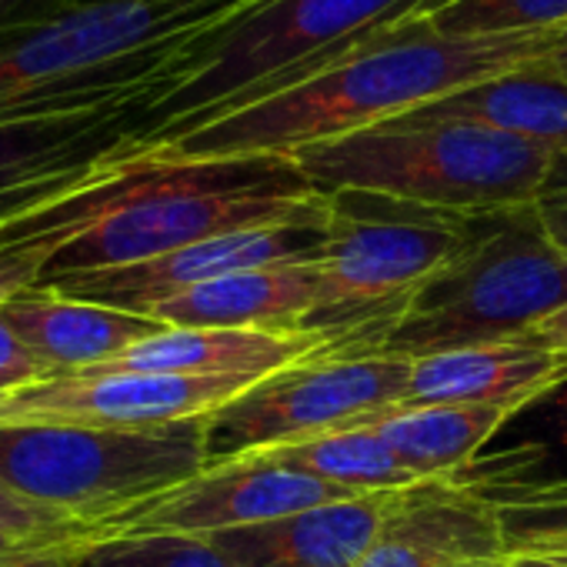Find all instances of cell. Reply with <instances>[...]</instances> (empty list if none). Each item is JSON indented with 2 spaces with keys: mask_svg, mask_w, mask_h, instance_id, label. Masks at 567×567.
I'll use <instances>...</instances> for the list:
<instances>
[{
  "mask_svg": "<svg viewBox=\"0 0 567 567\" xmlns=\"http://www.w3.org/2000/svg\"><path fill=\"white\" fill-rule=\"evenodd\" d=\"M54 547H58V544H54ZM18 550H34V547H21V544H11V540H0V557L18 554Z\"/></svg>",
  "mask_w": 567,
  "mask_h": 567,
  "instance_id": "obj_37",
  "label": "cell"
},
{
  "mask_svg": "<svg viewBox=\"0 0 567 567\" xmlns=\"http://www.w3.org/2000/svg\"><path fill=\"white\" fill-rule=\"evenodd\" d=\"M411 491V487H408ZM404 491H378L214 534L230 567H358Z\"/></svg>",
  "mask_w": 567,
  "mask_h": 567,
  "instance_id": "obj_15",
  "label": "cell"
},
{
  "mask_svg": "<svg viewBox=\"0 0 567 567\" xmlns=\"http://www.w3.org/2000/svg\"><path fill=\"white\" fill-rule=\"evenodd\" d=\"M567 381V354L534 338L441 351L411 361L401 408H524Z\"/></svg>",
  "mask_w": 567,
  "mask_h": 567,
  "instance_id": "obj_16",
  "label": "cell"
},
{
  "mask_svg": "<svg viewBox=\"0 0 567 567\" xmlns=\"http://www.w3.org/2000/svg\"><path fill=\"white\" fill-rule=\"evenodd\" d=\"M328 197L295 157H174L124 141L54 200L0 227V237L71 227L41 284L81 270L127 267L250 227L311 220Z\"/></svg>",
  "mask_w": 567,
  "mask_h": 567,
  "instance_id": "obj_1",
  "label": "cell"
},
{
  "mask_svg": "<svg viewBox=\"0 0 567 567\" xmlns=\"http://www.w3.org/2000/svg\"><path fill=\"white\" fill-rule=\"evenodd\" d=\"M277 464L311 474L324 484H334L348 494H378V491H408L424 481H417L384 444V437L368 427H344L331 434H318L311 441L284 444L274 451H264Z\"/></svg>",
  "mask_w": 567,
  "mask_h": 567,
  "instance_id": "obj_23",
  "label": "cell"
},
{
  "mask_svg": "<svg viewBox=\"0 0 567 567\" xmlns=\"http://www.w3.org/2000/svg\"><path fill=\"white\" fill-rule=\"evenodd\" d=\"M471 214L384 194H328L321 295L305 331L338 354H368L421 284L461 247Z\"/></svg>",
  "mask_w": 567,
  "mask_h": 567,
  "instance_id": "obj_7",
  "label": "cell"
},
{
  "mask_svg": "<svg viewBox=\"0 0 567 567\" xmlns=\"http://www.w3.org/2000/svg\"><path fill=\"white\" fill-rule=\"evenodd\" d=\"M74 567H230V560L210 537L124 534L84 544Z\"/></svg>",
  "mask_w": 567,
  "mask_h": 567,
  "instance_id": "obj_25",
  "label": "cell"
},
{
  "mask_svg": "<svg viewBox=\"0 0 567 567\" xmlns=\"http://www.w3.org/2000/svg\"><path fill=\"white\" fill-rule=\"evenodd\" d=\"M68 4H74V0H0V31L34 21V18H48Z\"/></svg>",
  "mask_w": 567,
  "mask_h": 567,
  "instance_id": "obj_32",
  "label": "cell"
},
{
  "mask_svg": "<svg viewBox=\"0 0 567 567\" xmlns=\"http://www.w3.org/2000/svg\"><path fill=\"white\" fill-rule=\"evenodd\" d=\"M97 530L64 511L38 504L0 481V540L21 547H54V544H91Z\"/></svg>",
  "mask_w": 567,
  "mask_h": 567,
  "instance_id": "obj_27",
  "label": "cell"
},
{
  "mask_svg": "<svg viewBox=\"0 0 567 567\" xmlns=\"http://www.w3.org/2000/svg\"><path fill=\"white\" fill-rule=\"evenodd\" d=\"M567 305V254L537 204L467 217L461 247L421 284L368 354L427 358L530 338Z\"/></svg>",
  "mask_w": 567,
  "mask_h": 567,
  "instance_id": "obj_6",
  "label": "cell"
},
{
  "mask_svg": "<svg viewBox=\"0 0 567 567\" xmlns=\"http://www.w3.org/2000/svg\"><path fill=\"white\" fill-rule=\"evenodd\" d=\"M564 31L441 38L411 14L301 84L144 147L174 157H295L305 147L411 114L454 91L540 61Z\"/></svg>",
  "mask_w": 567,
  "mask_h": 567,
  "instance_id": "obj_2",
  "label": "cell"
},
{
  "mask_svg": "<svg viewBox=\"0 0 567 567\" xmlns=\"http://www.w3.org/2000/svg\"><path fill=\"white\" fill-rule=\"evenodd\" d=\"M441 38H504L567 28V0H424L414 11Z\"/></svg>",
  "mask_w": 567,
  "mask_h": 567,
  "instance_id": "obj_24",
  "label": "cell"
},
{
  "mask_svg": "<svg viewBox=\"0 0 567 567\" xmlns=\"http://www.w3.org/2000/svg\"><path fill=\"white\" fill-rule=\"evenodd\" d=\"M504 557L497 507L457 484L404 491L358 567H484Z\"/></svg>",
  "mask_w": 567,
  "mask_h": 567,
  "instance_id": "obj_14",
  "label": "cell"
},
{
  "mask_svg": "<svg viewBox=\"0 0 567 567\" xmlns=\"http://www.w3.org/2000/svg\"><path fill=\"white\" fill-rule=\"evenodd\" d=\"M331 348V338L318 331L164 328L161 334L134 344L127 354L104 368L184 378H267Z\"/></svg>",
  "mask_w": 567,
  "mask_h": 567,
  "instance_id": "obj_19",
  "label": "cell"
},
{
  "mask_svg": "<svg viewBox=\"0 0 567 567\" xmlns=\"http://www.w3.org/2000/svg\"><path fill=\"white\" fill-rule=\"evenodd\" d=\"M68 237L71 227H38L28 234L0 237V308L28 288H38Z\"/></svg>",
  "mask_w": 567,
  "mask_h": 567,
  "instance_id": "obj_28",
  "label": "cell"
},
{
  "mask_svg": "<svg viewBox=\"0 0 567 567\" xmlns=\"http://www.w3.org/2000/svg\"><path fill=\"white\" fill-rule=\"evenodd\" d=\"M511 414V408H394L364 424L417 481H451Z\"/></svg>",
  "mask_w": 567,
  "mask_h": 567,
  "instance_id": "obj_22",
  "label": "cell"
},
{
  "mask_svg": "<svg viewBox=\"0 0 567 567\" xmlns=\"http://www.w3.org/2000/svg\"><path fill=\"white\" fill-rule=\"evenodd\" d=\"M537 214H540L550 240L567 254V184H550L547 194L537 200Z\"/></svg>",
  "mask_w": 567,
  "mask_h": 567,
  "instance_id": "obj_31",
  "label": "cell"
},
{
  "mask_svg": "<svg viewBox=\"0 0 567 567\" xmlns=\"http://www.w3.org/2000/svg\"><path fill=\"white\" fill-rule=\"evenodd\" d=\"M484 567H540V564H534V560H524V557H501V560H494V564H484Z\"/></svg>",
  "mask_w": 567,
  "mask_h": 567,
  "instance_id": "obj_36",
  "label": "cell"
},
{
  "mask_svg": "<svg viewBox=\"0 0 567 567\" xmlns=\"http://www.w3.org/2000/svg\"><path fill=\"white\" fill-rule=\"evenodd\" d=\"M544 61H547V68H550V71H557V74L567 81V31L560 34V41L554 44V51H550Z\"/></svg>",
  "mask_w": 567,
  "mask_h": 567,
  "instance_id": "obj_34",
  "label": "cell"
},
{
  "mask_svg": "<svg viewBox=\"0 0 567 567\" xmlns=\"http://www.w3.org/2000/svg\"><path fill=\"white\" fill-rule=\"evenodd\" d=\"M144 101L0 124V227L54 200L137 134Z\"/></svg>",
  "mask_w": 567,
  "mask_h": 567,
  "instance_id": "obj_13",
  "label": "cell"
},
{
  "mask_svg": "<svg viewBox=\"0 0 567 567\" xmlns=\"http://www.w3.org/2000/svg\"><path fill=\"white\" fill-rule=\"evenodd\" d=\"M408 378L411 361L404 358L338 351L267 374L204 417L207 464L358 427L401 408Z\"/></svg>",
  "mask_w": 567,
  "mask_h": 567,
  "instance_id": "obj_9",
  "label": "cell"
},
{
  "mask_svg": "<svg viewBox=\"0 0 567 567\" xmlns=\"http://www.w3.org/2000/svg\"><path fill=\"white\" fill-rule=\"evenodd\" d=\"M204 421L167 427L11 424L0 427V481L97 530L107 517L200 474Z\"/></svg>",
  "mask_w": 567,
  "mask_h": 567,
  "instance_id": "obj_8",
  "label": "cell"
},
{
  "mask_svg": "<svg viewBox=\"0 0 567 567\" xmlns=\"http://www.w3.org/2000/svg\"><path fill=\"white\" fill-rule=\"evenodd\" d=\"M411 114L424 121L481 124L537 144L550 151L560 164L567 161V81L550 71L544 58L454 91Z\"/></svg>",
  "mask_w": 567,
  "mask_h": 567,
  "instance_id": "obj_21",
  "label": "cell"
},
{
  "mask_svg": "<svg viewBox=\"0 0 567 567\" xmlns=\"http://www.w3.org/2000/svg\"><path fill=\"white\" fill-rule=\"evenodd\" d=\"M84 544H58V547H34L0 557V567H74Z\"/></svg>",
  "mask_w": 567,
  "mask_h": 567,
  "instance_id": "obj_30",
  "label": "cell"
},
{
  "mask_svg": "<svg viewBox=\"0 0 567 567\" xmlns=\"http://www.w3.org/2000/svg\"><path fill=\"white\" fill-rule=\"evenodd\" d=\"M530 338H534V341H540V344H544V348H550V351L567 354V305H564L557 315H550L544 324H537Z\"/></svg>",
  "mask_w": 567,
  "mask_h": 567,
  "instance_id": "obj_33",
  "label": "cell"
},
{
  "mask_svg": "<svg viewBox=\"0 0 567 567\" xmlns=\"http://www.w3.org/2000/svg\"><path fill=\"white\" fill-rule=\"evenodd\" d=\"M424 0H264L187 44L137 114L134 144L171 141L344 61Z\"/></svg>",
  "mask_w": 567,
  "mask_h": 567,
  "instance_id": "obj_4",
  "label": "cell"
},
{
  "mask_svg": "<svg viewBox=\"0 0 567 567\" xmlns=\"http://www.w3.org/2000/svg\"><path fill=\"white\" fill-rule=\"evenodd\" d=\"M447 484L487 501L567 494V381L517 408Z\"/></svg>",
  "mask_w": 567,
  "mask_h": 567,
  "instance_id": "obj_17",
  "label": "cell"
},
{
  "mask_svg": "<svg viewBox=\"0 0 567 567\" xmlns=\"http://www.w3.org/2000/svg\"><path fill=\"white\" fill-rule=\"evenodd\" d=\"M58 378V371L11 328V321L0 311V394L24 391Z\"/></svg>",
  "mask_w": 567,
  "mask_h": 567,
  "instance_id": "obj_29",
  "label": "cell"
},
{
  "mask_svg": "<svg viewBox=\"0 0 567 567\" xmlns=\"http://www.w3.org/2000/svg\"><path fill=\"white\" fill-rule=\"evenodd\" d=\"M295 164L324 197L368 190L451 214L537 204L560 171L550 151L520 137L414 114L305 147Z\"/></svg>",
  "mask_w": 567,
  "mask_h": 567,
  "instance_id": "obj_5",
  "label": "cell"
},
{
  "mask_svg": "<svg viewBox=\"0 0 567 567\" xmlns=\"http://www.w3.org/2000/svg\"><path fill=\"white\" fill-rule=\"evenodd\" d=\"M324 227H328V214L311 217V220L234 230V234H220V237L171 250L154 260L68 274V277L44 284V288L64 298L107 305V308H121L134 315H151L157 305L227 274L284 267V264H321Z\"/></svg>",
  "mask_w": 567,
  "mask_h": 567,
  "instance_id": "obj_12",
  "label": "cell"
},
{
  "mask_svg": "<svg viewBox=\"0 0 567 567\" xmlns=\"http://www.w3.org/2000/svg\"><path fill=\"white\" fill-rule=\"evenodd\" d=\"M501 517L504 557H547L567 554V494L491 501Z\"/></svg>",
  "mask_w": 567,
  "mask_h": 567,
  "instance_id": "obj_26",
  "label": "cell"
},
{
  "mask_svg": "<svg viewBox=\"0 0 567 567\" xmlns=\"http://www.w3.org/2000/svg\"><path fill=\"white\" fill-rule=\"evenodd\" d=\"M321 295V264L240 270L190 288L147 318L167 328L217 331H305Z\"/></svg>",
  "mask_w": 567,
  "mask_h": 567,
  "instance_id": "obj_18",
  "label": "cell"
},
{
  "mask_svg": "<svg viewBox=\"0 0 567 567\" xmlns=\"http://www.w3.org/2000/svg\"><path fill=\"white\" fill-rule=\"evenodd\" d=\"M260 378H184L147 371H68L44 384L0 394V427L11 424H94L167 427L204 421Z\"/></svg>",
  "mask_w": 567,
  "mask_h": 567,
  "instance_id": "obj_11",
  "label": "cell"
},
{
  "mask_svg": "<svg viewBox=\"0 0 567 567\" xmlns=\"http://www.w3.org/2000/svg\"><path fill=\"white\" fill-rule=\"evenodd\" d=\"M0 311L58 374L114 364L134 344L167 328L147 315L64 298L44 284L28 288Z\"/></svg>",
  "mask_w": 567,
  "mask_h": 567,
  "instance_id": "obj_20",
  "label": "cell"
},
{
  "mask_svg": "<svg viewBox=\"0 0 567 567\" xmlns=\"http://www.w3.org/2000/svg\"><path fill=\"white\" fill-rule=\"evenodd\" d=\"M264 0H74L0 31V124L151 101L197 38Z\"/></svg>",
  "mask_w": 567,
  "mask_h": 567,
  "instance_id": "obj_3",
  "label": "cell"
},
{
  "mask_svg": "<svg viewBox=\"0 0 567 567\" xmlns=\"http://www.w3.org/2000/svg\"><path fill=\"white\" fill-rule=\"evenodd\" d=\"M344 497L361 494H348L311 474L291 471L267 454H244L234 461L207 464L200 474L107 517L104 524H97L94 540L124 534L214 537Z\"/></svg>",
  "mask_w": 567,
  "mask_h": 567,
  "instance_id": "obj_10",
  "label": "cell"
},
{
  "mask_svg": "<svg viewBox=\"0 0 567 567\" xmlns=\"http://www.w3.org/2000/svg\"><path fill=\"white\" fill-rule=\"evenodd\" d=\"M524 560H534L540 567H567V554H547V557H524Z\"/></svg>",
  "mask_w": 567,
  "mask_h": 567,
  "instance_id": "obj_35",
  "label": "cell"
}]
</instances>
